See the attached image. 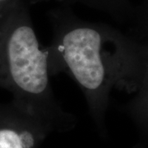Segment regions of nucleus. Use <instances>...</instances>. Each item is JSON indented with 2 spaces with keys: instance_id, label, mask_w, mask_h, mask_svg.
<instances>
[{
  "instance_id": "nucleus-1",
  "label": "nucleus",
  "mask_w": 148,
  "mask_h": 148,
  "mask_svg": "<svg viewBox=\"0 0 148 148\" xmlns=\"http://www.w3.org/2000/svg\"><path fill=\"white\" fill-rule=\"evenodd\" d=\"M48 19L50 75L64 73L73 80L95 113L106 108L112 90L137 91L147 49L106 23L81 18L69 5L51 8Z\"/></svg>"
},
{
  "instance_id": "nucleus-3",
  "label": "nucleus",
  "mask_w": 148,
  "mask_h": 148,
  "mask_svg": "<svg viewBox=\"0 0 148 148\" xmlns=\"http://www.w3.org/2000/svg\"><path fill=\"white\" fill-rule=\"evenodd\" d=\"M30 126L0 125V148H32L36 134Z\"/></svg>"
},
{
  "instance_id": "nucleus-5",
  "label": "nucleus",
  "mask_w": 148,
  "mask_h": 148,
  "mask_svg": "<svg viewBox=\"0 0 148 148\" xmlns=\"http://www.w3.org/2000/svg\"><path fill=\"white\" fill-rule=\"evenodd\" d=\"M51 1L60 3L61 0H0V21L20 3H26L29 5L33 6L38 3H48Z\"/></svg>"
},
{
  "instance_id": "nucleus-4",
  "label": "nucleus",
  "mask_w": 148,
  "mask_h": 148,
  "mask_svg": "<svg viewBox=\"0 0 148 148\" xmlns=\"http://www.w3.org/2000/svg\"><path fill=\"white\" fill-rule=\"evenodd\" d=\"M59 3L69 6L79 4L116 16L127 9L129 2L128 0H61Z\"/></svg>"
},
{
  "instance_id": "nucleus-6",
  "label": "nucleus",
  "mask_w": 148,
  "mask_h": 148,
  "mask_svg": "<svg viewBox=\"0 0 148 148\" xmlns=\"http://www.w3.org/2000/svg\"><path fill=\"white\" fill-rule=\"evenodd\" d=\"M148 50V49H147ZM138 101L148 108V56L142 81L138 86Z\"/></svg>"
},
{
  "instance_id": "nucleus-2",
  "label": "nucleus",
  "mask_w": 148,
  "mask_h": 148,
  "mask_svg": "<svg viewBox=\"0 0 148 148\" xmlns=\"http://www.w3.org/2000/svg\"><path fill=\"white\" fill-rule=\"evenodd\" d=\"M31 7L16 6L0 21V88L32 114L60 115L50 82L46 46L32 22Z\"/></svg>"
}]
</instances>
